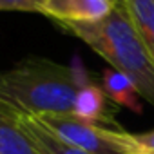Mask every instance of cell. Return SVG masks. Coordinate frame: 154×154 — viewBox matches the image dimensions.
I'll return each mask as SVG.
<instances>
[{
    "mask_svg": "<svg viewBox=\"0 0 154 154\" xmlns=\"http://www.w3.org/2000/svg\"><path fill=\"white\" fill-rule=\"evenodd\" d=\"M87 82L91 80L78 65L27 56L8 71H0V94L24 114H72L76 93Z\"/></svg>",
    "mask_w": 154,
    "mask_h": 154,
    "instance_id": "6da1fadb",
    "label": "cell"
},
{
    "mask_svg": "<svg viewBox=\"0 0 154 154\" xmlns=\"http://www.w3.org/2000/svg\"><path fill=\"white\" fill-rule=\"evenodd\" d=\"M58 26L87 44L94 53L107 60L112 69L127 74L136 84L141 98L154 105V58L140 38L122 2L100 22Z\"/></svg>",
    "mask_w": 154,
    "mask_h": 154,
    "instance_id": "7a4b0ae2",
    "label": "cell"
},
{
    "mask_svg": "<svg viewBox=\"0 0 154 154\" xmlns=\"http://www.w3.org/2000/svg\"><path fill=\"white\" fill-rule=\"evenodd\" d=\"M36 118L58 138L89 154H125L116 141L118 127L87 123L72 114H47Z\"/></svg>",
    "mask_w": 154,
    "mask_h": 154,
    "instance_id": "3957f363",
    "label": "cell"
},
{
    "mask_svg": "<svg viewBox=\"0 0 154 154\" xmlns=\"http://www.w3.org/2000/svg\"><path fill=\"white\" fill-rule=\"evenodd\" d=\"M122 0H44L40 15L56 24H93L109 17Z\"/></svg>",
    "mask_w": 154,
    "mask_h": 154,
    "instance_id": "277c9868",
    "label": "cell"
},
{
    "mask_svg": "<svg viewBox=\"0 0 154 154\" xmlns=\"http://www.w3.org/2000/svg\"><path fill=\"white\" fill-rule=\"evenodd\" d=\"M72 116L87 123L116 127V122L112 120V112L109 107V98L103 87L94 82H87L76 93Z\"/></svg>",
    "mask_w": 154,
    "mask_h": 154,
    "instance_id": "5b68a950",
    "label": "cell"
},
{
    "mask_svg": "<svg viewBox=\"0 0 154 154\" xmlns=\"http://www.w3.org/2000/svg\"><path fill=\"white\" fill-rule=\"evenodd\" d=\"M22 114L0 94V154H38L20 127Z\"/></svg>",
    "mask_w": 154,
    "mask_h": 154,
    "instance_id": "8992f818",
    "label": "cell"
},
{
    "mask_svg": "<svg viewBox=\"0 0 154 154\" xmlns=\"http://www.w3.org/2000/svg\"><path fill=\"white\" fill-rule=\"evenodd\" d=\"M20 127L38 154H89L78 147L63 141L62 138H58L36 116L22 114L20 116Z\"/></svg>",
    "mask_w": 154,
    "mask_h": 154,
    "instance_id": "52a82bcc",
    "label": "cell"
},
{
    "mask_svg": "<svg viewBox=\"0 0 154 154\" xmlns=\"http://www.w3.org/2000/svg\"><path fill=\"white\" fill-rule=\"evenodd\" d=\"M102 87L111 102H114L120 107H125L136 114L143 111L141 105V94L136 87V84L127 74L116 71V69H105L102 74Z\"/></svg>",
    "mask_w": 154,
    "mask_h": 154,
    "instance_id": "ba28073f",
    "label": "cell"
},
{
    "mask_svg": "<svg viewBox=\"0 0 154 154\" xmlns=\"http://www.w3.org/2000/svg\"><path fill=\"white\" fill-rule=\"evenodd\" d=\"M132 26L154 58V0H122Z\"/></svg>",
    "mask_w": 154,
    "mask_h": 154,
    "instance_id": "9c48e42d",
    "label": "cell"
},
{
    "mask_svg": "<svg viewBox=\"0 0 154 154\" xmlns=\"http://www.w3.org/2000/svg\"><path fill=\"white\" fill-rule=\"evenodd\" d=\"M116 141L125 154H154V129L147 132H127L118 127Z\"/></svg>",
    "mask_w": 154,
    "mask_h": 154,
    "instance_id": "30bf717a",
    "label": "cell"
},
{
    "mask_svg": "<svg viewBox=\"0 0 154 154\" xmlns=\"http://www.w3.org/2000/svg\"><path fill=\"white\" fill-rule=\"evenodd\" d=\"M44 0H0V11L40 13Z\"/></svg>",
    "mask_w": 154,
    "mask_h": 154,
    "instance_id": "8fae6325",
    "label": "cell"
}]
</instances>
